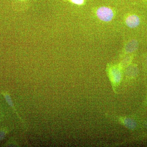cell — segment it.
Masks as SVG:
<instances>
[{
  "label": "cell",
  "mask_w": 147,
  "mask_h": 147,
  "mask_svg": "<svg viewBox=\"0 0 147 147\" xmlns=\"http://www.w3.org/2000/svg\"><path fill=\"white\" fill-rule=\"evenodd\" d=\"M111 80L115 84H119L121 78V73L118 68L112 69L110 71Z\"/></svg>",
  "instance_id": "obj_3"
},
{
  "label": "cell",
  "mask_w": 147,
  "mask_h": 147,
  "mask_svg": "<svg viewBox=\"0 0 147 147\" xmlns=\"http://www.w3.org/2000/svg\"><path fill=\"white\" fill-rule=\"evenodd\" d=\"M139 47V43L136 40H132L127 45L125 50L127 53H131L137 50Z\"/></svg>",
  "instance_id": "obj_4"
},
{
  "label": "cell",
  "mask_w": 147,
  "mask_h": 147,
  "mask_svg": "<svg viewBox=\"0 0 147 147\" xmlns=\"http://www.w3.org/2000/svg\"><path fill=\"white\" fill-rule=\"evenodd\" d=\"M125 126L129 129H134L137 127V124L134 120L129 118H124L123 119Z\"/></svg>",
  "instance_id": "obj_5"
},
{
  "label": "cell",
  "mask_w": 147,
  "mask_h": 147,
  "mask_svg": "<svg viewBox=\"0 0 147 147\" xmlns=\"http://www.w3.org/2000/svg\"><path fill=\"white\" fill-rule=\"evenodd\" d=\"M74 4L78 5H83L85 3V0H67Z\"/></svg>",
  "instance_id": "obj_7"
},
{
  "label": "cell",
  "mask_w": 147,
  "mask_h": 147,
  "mask_svg": "<svg viewBox=\"0 0 147 147\" xmlns=\"http://www.w3.org/2000/svg\"><path fill=\"white\" fill-rule=\"evenodd\" d=\"M126 75L129 77H134L137 76L139 73V69L137 66L132 65L127 69Z\"/></svg>",
  "instance_id": "obj_6"
},
{
  "label": "cell",
  "mask_w": 147,
  "mask_h": 147,
  "mask_svg": "<svg viewBox=\"0 0 147 147\" xmlns=\"http://www.w3.org/2000/svg\"><path fill=\"white\" fill-rule=\"evenodd\" d=\"M146 65H147V57L146 58Z\"/></svg>",
  "instance_id": "obj_8"
},
{
  "label": "cell",
  "mask_w": 147,
  "mask_h": 147,
  "mask_svg": "<svg viewBox=\"0 0 147 147\" xmlns=\"http://www.w3.org/2000/svg\"><path fill=\"white\" fill-rule=\"evenodd\" d=\"M96 15L101 21L109 22L113 19L114 16L113 11L107 7H101L97 9Z\"/></svg>",
  "instance_id": "obj_1"
},
{
  "label": "cell",
  "mask_w": 147,
  "mask_h": 147,
  "mask_svg": "<svg viewBox=\"0 0 147 147\" xmlns=\"http://www.w3.org/2000/svg\"><path fill=\"white\" fill-rule=\"evenodd\" d=\"M126 24L129 28H135L138 26L140 24V19L136 15H131L126 18Z\"/></svg>",
  "instance_id": "obj_2"
},
{
  "label": "cell",
  "mask_w": 147,
  "mask_h": 147,
  "mask_svg": "<svg viewBox=\"0 0 147 147\" xmlns=\"http://www.w3.org/2000/svg\"><path fill=\"white\" fill-rule=\"evenodd\" d=\"M21 1H26V0H21Z\"/></svg>",
  "instance_id": "obj_9"
}]
</instances>
